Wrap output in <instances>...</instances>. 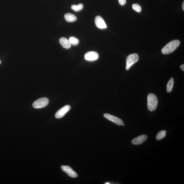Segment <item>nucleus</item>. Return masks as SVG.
Segmentation results:
<instances>
[{"label": "nucleus", "instance_id": "nucleus-9", "mask_svg": "<svg viewBox=\"0 0 184 184\" xmlns=\"http://www.w3.org/2000/svg\"><path fill=\"white\" fill-rule=\"evenodd\" d=\"M95 23L97 27L101 29L107 28V26L103 19L100 16H97L95 19Z\"/></svg>", "mask_w": 184, "mask_h": 184}, {"label": "nucleus", "instance_id": "nucleus-1", "mask_svg": "<svg viewBox=\"0 0 184 184\" xmlns=\"http://www.w3.org/2000/svg\"><path fill=\"white\" fill-rule=\"evenodd\" d=\"M180 41L178 40L170 42L163 48L162 52L164 54H167L173 52L180 44Z\"/></svg>", "mask_w": 184, "mask_h": 184}, {"label": "nucleus", "instance_id": "nucleus-10", "mask_svg": "<svg viewBox=\"0 0 184 184\" xmlns=\"http://www.w3.org/2000/svg\"><path fill=\"white\" fill-rule=\"evenodd\" d=\"M147 138L146 135H142L136 137L132 140L131 143L133 144L138 145L141 144L146 140Z\"/></svg>", "mask_w": 184, "mask_h": 184}, {"label": "nucleus", "instance_id": "nucleus-19", "mask_svg": "<svg viewBox=\"0 0 184 184\" xmlns=\"http://www.w3.org/2000/svg\"><path fill=\"white\" fill-rule=\"evenodd\" d=\"M180 68L182 70L184 71V65L183 64L180 66Z\"/></svg>", "mask_w": 184, "mask_h": 184}, {"label": "nucleus", "instance_id": "nucleus-3", "mask_svg": "<svg viewBox=\"0 0 184 184\" xmlns=\"http://www.w3.org/2000/svg\"><path fill=\"white\" fill-rule=\"evenodd\" d=\"M138 60V55L137 54L133 53L128 56L126 60V70H129L132 66L136 63Z\"/></svg>", "mask_w": 184, "mask_h": 184}, {"label": "nucleus", "instance_id": "nucleus-13", "mask_svg": "<svg viewBox=\"0 0 184 184\" xmlns=\"http://www.w3.org/2000/svg\"><path fill=\"white\" fill-rule=\"evenodd\" d=\"M174 84V80L173 78H171L167 85V91L168 93H170L172 90Z\"/></svg>", "mask_w": 184, "mask_h": 184}, {"label": "nucleus", "instance_id": "nucleus-4", "mask_svg": "<svg viewBox=\"0 0 184 184\" xmlns=\"http://www.w3.org/2000/svg\"><path fill=\"white\" fill-rule=\"evenodd\" d=\"M49 103V100L46 98L38 99L33 103V107L35 109H41L46 106Z\"/></svg>", "mask_w": 184, "mask_h": 184}, {"label": "nucleus", "instance_id": "nucleus-5", "mask_svg": "<svg viewBox=\"0 0 184 184\" xmlns=\"http://www.w3.org/2000/svg\"><path fill=\"white\" fill-rule=\"evenodd\" d=\"M104 117L112 122L115 123L118 125L124 126V123L122 120L116 116L111 115L109 114H105L104 115Z\"/></svg>", "mask_w": 184, "mask_h": 184}, {"label": "nucleus", "instance_id": "nucleus-2", "mask_svg": "<svg viewBox=\"0 0 184 184\" xmlns=\"http://www.w3.org/2000/svg\"><path fill=\"white\" fill-rule=\"evenodd\" d=\"M158 104L157 97L153 93H150L147 97V107L150 111H153L157 108Z\"/></svg>", "mask_w": 184, "mask_h": 184}, {"label": "nucleus", "instance_id": "nucleus-12", "mask_svg": "<svg viewBox=\"0 0 184 184\" xmlns=\"http://www.w3.org/2000/svg\"><path fill=\"white\" fill-rule=\"evenodd\" d=\"M64 17H65L66 20L69 22H74L77 20V17L75 15L70 13L66 14Z\"/></svg>", "mask_w": 184, "mask_h": 184}, {"label": "nucleus", "instance_id": "nucleus-17", "mask_svg": "<svg viewBox=\"0 0 184 184\" xmlns=\"http://www.w3.org/2000/svg\"><path fill=\"white\" fill-rule=\"evenodd\" d=\"M133 9L138 13H140L141 11L142 8L141 6L138 4H134L132 6Z\"/></svg>", "mask_w": 184, "mask_h": 184}, {"label": "nucleus", "instance_id": "nucleus-18", "mask_svg": "<svg viewBox=\"0 0 184 184\" xmlns=\"http://www.w3.org/2000/svg\"><path fill=\"white\" fill-rule=\"evenodd\" d=\"M119 4L121 6H124L126 3V0H118Z\"/></svg>", "mask_w": 184, "mask_h": 184}, {"label": "nucleus", "instance_id": "nucleus-6", "mask_svg": "<svg viewBox=\"0 0 184 184\" xmlns=\"http://www.w3.org/2000/svg\"><path fill=\"white\" fill-rule=\"evenodd\" d=\"M70 109L71 107L70 105H67L65 106L57 111L55 114V117L57 119L63 117L66 114L70 111Z\"/></svg>", "mask_w": 184, "mask_h": 184}, {"label": "nucleus", "instance_id": "nucleus-14", "mask_svg": "<svg viewBox=\"0 0 184 184\" xmlns=\"http://www.w3.org/2000/svg\"><path fill=\"white\" fill-rule=\"evenodd\" d=\"M83 8V5L82 3H80L78 5H73L71 6V8L75 12H79L82 10Z\"/></svg>", "mask_w": 184, "mask_h": 184}, {"label": "nucleus", "instance_id": "nucleus-20", "mask_svg": "<svg viewBox=\"0 0 184 184\" xmlns=\"http://www.w3.org/2000/svg\"><path fill=\"white\" fill-rule=\"evenodd\" d=\"M184 2H183V5H182V8H183V9L184 11Z\"/></svg>", "mask_w": 184, "mask_h": 184}, {"label": "nucleus", "instance_id": "nucleus-11", "mask_svg": "<svg viewBox=\"0 0 184 184\" xmlns=\"http://www.w3.org/2000/svg\"><path fill=\"white\" fill-rule=\"evenodd\" d=\"M60 43L62 46L66 49H69L71 46L69 39H68L65 37H62L60 38Z\"/></svg>", "mask_w": 184, "mask_h": 184}, {"label": "nucleus", "instance_id": "nucleus-16", "mask_svg": "<svg viewBox=\"0 0 184 184\" xmlns=\"http://www.w3.org/2000/svg\"><path fill=\"white\" fill-rule=\"evenodd\" d=\"M69 40L71 45L75 46L79 44V41L77 38L74 37H71L69 38Z\"/></svg>", "mask_w": 184, "mask_h": 184}, {"label": "nucleus", "instance_id": "nucleus-22", "mask_svg": "<svg viewBox=\"0 0 184 184\" xmlns=\"http://www.w3.org/2000/svg\"><path fill=\"white\" fill-rule=\"evenodd\" d=\"M1 61H0V64H1Z\"/></svg>", "mask_w": 184, "mask_h": 184}, {"label": "nucleus", "instance_id": "nucleus-21", "mask_svg": "<svg viewBox=\"0 0 184 184\" xmlns=\"http://www.w3.org/2000/svg\"><path fill=\"white\" fill-rule=\"evenodd\" d=\"M105 184H110V183H105Z\"/></svg>", "mask_w": 184, "mask_h": 184}, {"label": "nucleus", "instance_id": "nucleus-8", "mask_svg": "<svg viewBox=\"0 0 184 184\" xmlns=\"http://www.w3.org/2000/svg\"><path fill=\"white\" fill-rule=\"evenodd\" d=\"M61 167L62 171L71 177L76 178L78 176L77 173L70 166L67 165H62Z\"/></svg>", "mask_w": 184, "mask_h": 184}, {"label": "nucleus", "instance_id": "nucleus-15", "mask_svg": "<svg viewBox=\"0 0 184 184\" xmlns=\"http://www.w3.org/2000/svg\"><path fill=\"white\" fill-rule=\"evenodd\" d=\"M166 135V131L165 130H162L160 131L156 136V139L157 140L162 139Z\"/></svg>", "mask_w": 184, "mask_h": 184}, {"label": "nucleus", "instance_id": "nucleus-7", "mask_svg": "<svg viewBox=\"0 0 184 184\" xmlns=\"http://www.w3.org/2000/svg\"><path fill=\"white\" fill-rule=\"evenodd\" d=\"M99 55L98 53L95 51H90L85 55V60L88 61H95L98 60Z\"/></svg>", "mask_w": 184, "mask_h": 184}]
</instances>
